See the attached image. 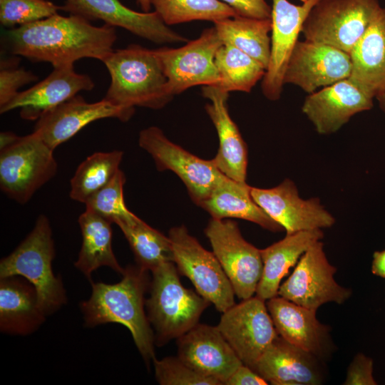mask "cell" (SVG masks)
I'll list each match as a JSON object with an SVG mask.
<instances>
[{"label":"cell","instance_id":"cell-43","mask_svg":"<svg viewBox=\"0 0 385 385\" xmlns=\"http://www.w3.org/2000/svg\"><path fill=\"white\" fill-rule=\"evenodd\" d=\"M19 135L11 131H4L0 134V148L11 143Z\"/></svg>","mask_w":385,"mask_h":385},{"label":"cell","instance_id":"cell-45","mask_svg":"<svg viewBox=\"0 0 385 385\" xmlns=\"http://www.w3.org/2000/svg\"><path fill=\"white\" fill-rule=\"evenodd\" d=\"M137 3L144 12H149L152 6L150 0H137Z\"/></svg>","mask_w":385,"mask_h":385},{"label":"cell","instance_id":"cell-35","mask_svg":"<svg viewBox=\"0 0 385 385\" xmlns=\"http://www.w3.org/2000/svg\"><path fill=\"white\" fill-rule=\"evenodd\" d=\"M125 183L124 173L120 169L114 178L86 202L89 210L116 225L131 221L137 216L126 207L123 197Z\"/></svg>","mask_w":385,"mask_h":385},{"label":"cell","instance_id":"cell-28","mask_svg":"<svg viewBox=\"0 0 385 385\" xmlns=\"http://www.w3.org/2000/svg\"><path fill=\"white\" fill-rule=\"evenodd\" d=\"M251 187L225 175L200 205L215 219L239 218L277 232L283 227L271 218L252 199Z\"/></svg>","mask_w":385,"mask_h":385},{"label":"cell","instance_id":"cell-6","mask_svg":"<svg viewBox=\"0 0 385 385\" xmlns=\"http://www.w3.org/2000/svg\"><path fill=\"white\" fill-rule=\"evenodd\" d=\"M53 151L40 135L18 136L0 148V188L18 203H26L57 172Z\"/></svg>","mask_w":385,"mask_h":385},{"label":"cell","instance_id":"cell-7","mask_svg":"<svg viewBox=\"0 0 385 385\" xmlns=\"http://www.w3.org/2000/svg\"><path fill=\"white\" fill-rule=\"evenodd\" d=\"M381 9L378 0H319L309 11L301 32L305 40L350 54Z\"/></svg>","mask_w":385,"mask_h":385},{"label":"cell","instance_id":"cell-14","mask_svg":"<svg viewBox=\"0 0 385 385\" xmlns=\"http://www.w3.org/2000/svg\"><path fill=\"white\" fill-rule=\"evenodd\" d=\"M350 54L332 46L297 41L288 58L283 83L312 93L351 73Z\"/></svg>","mask_w":385,"mask_h":385},{"label":"cell","instance_id":"cell-33","mask_svg":"<svg viewBox=\"0 0 385 385\" xmlns=\"http://www.w3.org/2000/svg\"><path fill=\"white\" fill-rule=\"evenodd\" d=\"M123 157V151L113 150L96 152L86 158L71 179L70 197L86 204L114 178Z\"/></svg>","mask_w":385,"mask_h":385},{"label":"cell","instance_id":"cell-23","mask_svg":"<svg viewBox=\"0 0 385 385\" xmlns=\"http://www.w3.org/2000/svg\"><path fill=\"white\" fill-rule=\"evenodd\" d=\"M95 83L87 74L75 71L73 65L54 67L43 80L19 91L8 103L0 107L5 113L20 109L26 120H37L43 114L76 96L80 91H91Z\"/></svg>","mask_w":385,"mask_h":385},{"label":"cell","instance_id":"cell-17","mask_svg":"<svg viewBox=\"0 0 385 385\" xmlns=\"http://www.w3.org/2000/svg\"><path fill=\"white\" fill-rule=\"evenodd\" d=\"M271 53L262 80V91L270 101L279 100L288 58L312 7L319 0H304L297 5L288 0H272Z\"/></svg>","mask_w":385,"mask_h":385},{"label":"cell","instance_id":"cell-16","mask_svg":"<svg viewBox=\"0 0 385 385\" xmlns=\"http://www.w3.org/2000/svg\"><path fill=\"white\" fill-rule=\"evenodd\" d=\"M250 194L254 201L283 227L286 235L328 228L335 222L318 198L302 199L289 179L272 188L251 187Z\"/></svg>","mask_w":385,"mask_h":385},{"label":"cell","instance_id":"cell-4","mask_svg":"<svg viewBox=\"0 0 385 385\" xmlns=\"http://www.w3.org/2000/svg\"><path fill=\"white\" fill-rule=\"evenodd\" d=\"M151 272L145 307L155 332V344L160 346L179 338L198 324L211 303L182 284L173 262L163 263Z\"/></svg>","mask_w":385,"mask_h":385},{"label":"cell","instance_id":"cell-41","mask_svg":"<svg viewBox=\"0 0 385 385\" xmlns=\"http://www.w3.org/2000/svg\"><path fill=\"white\" fill-rule=\"evenodd\" d=\"M268 382L248 366L242 364L228 378L225 385H267Z\"/></svg>","mask_w":385,"mask_h":385},{"label":"cell","instance_id":"cell-15","mask_svg":"<svg viewBox=\"0 0 385 385\" xmlns=\"http://www.w3.org/2000/svg\"><path fill=\"white\" fill-rule=\"evenodd\" d=\"M61 10L88 21L101 20L158 44L188 42V39L165 24L155 11L138 12L120 0H65Z\"/></svg>","mask_w":385,"mask_h":385},{"label":"cell","instance_id":"cell-31","mask_svg":"<svg viewBox=\"0 0 385 385\" xmlns=\"http://www.w3.org/2000/svg\"><path fill=\"white\" fill-rule=\"evenodd\" d=\"M126 238L137 265L152 272L160 265L174 262L169 237L153 228L138 217L117 225Z\"/></svg>","mask_w":385,"mask_h":385},{"label":"cell","instance_id":"cell-9","mask_svg":"<svg viewBox=\"0 0 385 385\" xmlns=\"http://www.w3.org/2000/svg\"><path fill=\"white\" fill-rule=\"evenodd\" d=\"M138 144L151 155L158 170H170L178 176L190 198L199 206L225 175L212 159L205 160L192 154L170 140L158 127L143 129Z\"/></svg>","mask_w":385,"mask_h":385},{"label":"cell","instance_id":"cell-19","mask_svg":"<svg viewBox=\"0 0 385 385\" xmlns=\"http://www.w3.org/2000/svg\"><path fill=\"white\" fill-rule=\"evenodd\" d=\"M374 96L347 78L309 93L302 111L316 130L337 132L355 114L373 107Z\"/></svg>","mask_w":385,"mask_h":385},{"label":"cell","instance_id":"cell-12","mask_svg":"<svg viewBox=\"0 0 385 385\" xmlns=\"http://www.w3.org/2000/svg\"><path fill=\"white\" fill-rule=\"evenodd\" d=\"M214 26L179 48L155 49L168 78L172 94H180L195 86H217L220 76L215 54L222 45Z\"/></svg>","mask_w":385,"mask_h":385},{"label":"cell","instance_id":"cell-10","mask_svg":"<svg viewBox=\"0 0 385 385\" xmlns=\"http://www.w3.org/2000/svg\"><path fill=\"white\" fill-rule=\"evenodd\" d=\"M205 234L235 294L242 300L253 297L263 270L260 250L246 241L237 223L228 219L211 218Z\"/></svg>","mask_w":385,"mask_h":385},{"label":"cell","instance_id":"cell-40","mask_svg":"<svg viewBox=\"0 0 385 385\" xmlns=\"http://www.w3.org/2000/svg\"><path fill=\"white\" fill-rule=\"evenodd\" d=\"M230 6L237 16L267 19H271L272 7L265 0H220Z\"/></svg>","mask_w":385,"mask_h":385},{"label":"cell","instance_id":"cell-3","mask_svg":"<svg viewBox=\"0 0 385 385\" xmlns=\"http://www.w3.org/2000/svg\"><path fill=\"white\" fill-rule=\"evenodd\" d=\"M102 62L111 77L104 98L115 106L158 110L174 97L155 49L130 44L113 49Z\"/></svg>","mask_w":385,"mask_h":385},{"label":"cell","instance_id":"cell-25","mask_svg":"<svg viewBox=\"0 0 385 385\" xmlns=\"http://www.w3.org/2000/svg\"><path fill=\"white\" fill-rule=\"evenodd\" d=\"M46 315L38 304L34 285L23 277L0 278V330L25 336L36 331Z\"/></svg>","mask_w":385,"mask_h":385},{"label":"cell","instance_id":"cell-22","mask_svg":"<svg viewBox=\"0 0 385 385\" xmlns=\"http://www.w3.org/2000/svg\"><path fill=\"white\" fill-rule=\"evenodd\" d=\"M324 362L278 335L251 369L272 385H320Z\"/></svg>","mask_w":385,"mask_h":385},{"label":"cell","instance_id":"cell-13","mask_svg":"<svg viewBox=\"0 0 385 385\" xmlns=\"http://www.w3.org/2000/svg\"><path fill=\"white\" fill-rule=\"evenodd\" d=\"M217 327L243 364L250 368L278 336L266 301L256 295L222 312Z\"/></svg>","mask_w":385,"mask_h":385},{"label":"cell","instance_id":"cell-27","mask_svg":"<svg viewBox=\"0 0 385 385\" xmlns=\"http://www.w3.org/2000/svg\"><path fill=\"white\" fill-rule=\"evenodd\" d=\"M350 56L349 78L375 98L385 88V7L356 42Z\"/></svg>","mask_w":385,"mask_h":385},{"label":"cell","instance_id":"cell-30","mask_svg":"<svg viewBox=\"0 0 385 385\" xmlns=\"http://www.w3.org/2000/svg\"><path fill=\"white\" fill-rule=\"evenodd\" d=\"M223 43L243 51L266 70L271 53V19H259L235 16L213 22Z\"/></svg>","mask_w":385,"mask_h":385},{"label":"cell","instance_id":"cell-38","mask_svg":"<svg viewBox=\"0 0 385 385\" xmlns=\"http://www.w3.org/2000/svg\"><path fill=\"white\" fill-rule=\"evenodd\" d=\"M19 62L14 58L1 60L0 107L11 101L20 88L38 79L31 71L19 68Z\"/></svg>","mask_w":385,"mask_h":385},{"label":"cell","instance_id":"cell-1","mask_svg":"<svg viewBox=\"0 0 385 385\" xmlns=\"http://www.w3.org/2000/svg\"><path fill=\"white\" fill-rule=\"evenodd\" d=\"M5 37L14 55L48 62L53 68L73 65L85 58L103 61L117 39L113 26H96L81 16L58 13L11 29Z\"/></svg>","mask_w":385,"mask_h":385},{"label":"cell","instance_id":"cell-26","mask_svg":"<svg viewBox=\"0 0 385 385\" xmlns=\"http://www.w3.org/2000/svg\"><path fill=\"white\" fill-rule=\"evenodd\" d=\"M324 237L321 229L286 235L281 240L260 250L263 270L255 295L267 301L278 295L283 277L306 250Z\"/></svg>","mask_w":385,"mask_h":385},{"label":"cell","instance_id":"cell-44","mask_svg":"<svg viewBox=\"0 0 385 385\" xmlns=\"http://www.w3.org/2000/svg\"><path fill=\"white\" fill-rule=\"evenodd\" d=\"M375 98L378 100L379 107L385 114V88L379 92Z\"/></svg>","mask_w":385,"mask_h":385},{"label":"cell","instance_id":"cell-24","mask_svg":"<svg viewBox=\"0 0 385 385\" xmlns=\"http://www.w3.org/2000/svg\"><path fill=\"white\" fill-rule=\"evenodd\" d=\"M202 96L210 103L205 109L217 133L219 148L215 164L227 177L245 183L247 168V148L241 133L230 115L227 100L229 93L215 86L202 88Z\"/></svg>","mask_w":385,"mask_h":385},{"label":"cell","instance_id":"cell-42","mask_svg":"<svg viewBox=\"0 0 385 385\" xmlns=\"http://www.w3.org/2000/svg\"><path fill=\"white\" fill-rule=\"evenodd\" d=\"M371 272L374 275L385 279V250L374 252Z\"/></svg>","mask_w":385,"mask_h":385},{"label":"cell","instance_id":"cell-2","mask_svg":"<svg viewBox=\"0 0 385 385\" xmlns=\"http://www.w3.org/2000/svg\"><path fill=\"white\" fill-rule=\"evenodd\" d=\"M122 275L115 284L91 282V295L80 305L85 324L93 327L115 322L126 327L148 366L155 358L154 332L144 309V297L150 282L149 271L129 265Z\"/></svg>","mask_w":385,"mask_h":385},{"label":"cell","instance_id":"cell-39","mask_svg":"<svg viewBox=\"0 0 385 385\" xmlns=\"http://www.w3.org/2000/svg\"><path fill=\"white\" fill-rule=\"evenodd\" d=\"M344 385H376L373 376V360L362 353L355 355L347 368Z\"/></svg>","mask_w":385,"mask_h":385},{"label":"cell","instance_id":"cell-29","mask_svg":"<svg viewBox=\"0 0 385 385\" xmlns=\"http://www.w3.org/2000/svg\"><path fill=\"white\" fill-rule=\"evenodd\" d=\"M82 244L76 267L91 282V274L107 266L120 274L125 269L118 263L112 248V228L109 220L89 210L79 216Z\"/></svg>","mask_w":385,"mask_h":385},{"label":"cell","instance_id":"cell-34","mask_svg":"<svg viewBox=\"0 0 385 385\" xmlns=\"http://www.w3.org/2000/svg\"><path fill=\"white\" fill-rule=\"evenodd\" d=\"M154 11L168 26L192 21L215 22L237 16L220 0H150Z\"/></svg>","mask_w":385,"mask_h":385},{"label":"cell","instance_id":"cell-37","mask_svg":"<svg viewBox=\"0 0 385 385\" xmlns=\"http://www.w3.org/2000/svg\"><path fill=\"white\" fill-rule=\"evenodd\" d=\"M153 363L155 379L161 385H222L219 381L197 372L178 356L155 358Z\"/></svg>","mask_w":385,"mask_h":385},{"label":"cell","instance_id":"cell-5","mask_svg":"<svg viewBox=\"0 0 385 385\" xmlns=\"http://www.w3.org/2000/svg\"><path fill=\"white\" fill-rule=\"evenodd\" d=\"M54 257L49 220L40 215L31 232L0 262V278L18 275L26 279L35 287L38 306L46 316L53 314L67 302L62 281L52 270Z\"/></svg>","mask_w":385,"mask_h":385},{"label":"cell","instance_id":"cell-18","mask_svg":"<svg viewBox=\"0 0 385 385\" xmlns=\"http://www.w3.org/2000/svg\"><path fill=\"white\" fill-rule=\"evenodd\" d=\"M134 113L135 108L115 106L105 98L88 103L76 95L43 114L34 131L55 150L93 121L111 118L126 122Z\"/></svg>","mask_w":385,"mask_h":385},{"label":"cell","instance_id":"cell-36","mask_svg":"<svg viewBox=\"0 0 385 385\" xmlns=\"http://www.w3.org/2000/svg\"><path fill=\"white\" fill-rule=\"evenodd\" d=\"M61 6L48 0H0V22L14 29L58 13Z\"/></svg>","mask_w":385,"mask_h":385},{"label":"cell","instance_id":"cell-20","mask_svg":"<svg viewBox=\"0 0 385 385\" xmlns=\"http://www.w3.org/2000/svg\"><path fill=\"white\" fill-rule=\"evenodd\" d=\"M177 344L183 361L222 385L243 364L217 326L198 323L178 338Z\"/></svg>","mask_w":385,"mask_h":385},{"label":"cell","instance_id":"cell-32","mask_svg":"<svg viewBox=\"0 0 385 385\" xmlns=\"http://www.w3.org/2000/svg\"><path fill=\"white\" fill-rule=\"evenodd\" d=\"M215 61L220 76L215 86L227 93H250L266 72L256 60L227 43H222L218 48Z\"/></svg>","mask_w":385,"mask_h":385},{"label":"cell","instance_id":"cell-11","mask_svg":"<svg viewBox=\"0 0 385 385\" xmlns=\"http://www.w3.org/2000/svg\"><path fill=\"white\" fill-rule=\"evenodd\" d=\"M336 272L337 268L327 260L323 242L317 241L302 255L292 273L280 284L278 296L315 310L329 302L342 304L352 292L336 282Z\"/></svg>","mask_w":385,"mask_h":385},{"label":"cell","instance_id":"cell-8","mask_svg":"<svg viewBox=\"0 0 385 385\" xmlns=\"http://www.w3.org/2000/svg\"><path fill=\"white\" fill-rule=\"evenodd\" d=\"M179 273L188 277L197 292L222 313L235 303V292L220 262L205 249L184 225L172 227L168 234Z\"/></svg>","mask_w":385,"mask_h":385},{"label":"cell","instance_id":"cell-21","mask_svg":"<svg viewBox=\"0 0 385 385\" xmlns=\"http://www.w3.org/2000/svg\"><path fill=\"white\" fill-rule=\"evenodd\" d=\"M279 336L325 361L335 349L331 328L317 318V310L298 305L280 296L266 301Z\"/></svg>","mask_w":385,"mask_h":385}]
</instances>
